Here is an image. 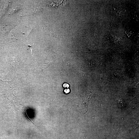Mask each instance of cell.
Returning <instances> with one entry per match:
<instances>
[{
	"instance_id": "obj_1",
	"label": "cell",
	"mask_w": 139,
	"mask_h": 139,
	"mask_svg": "<svg viewBox=\"0 0 139 139\" xmlns=\"http://www.w3.org/2000/svg\"><path fill=\"white\" fill-rule=\"evenodd\" d=\"M91 94L88 95L84 100L81 102H79L78 105L80 110L84 114L86 113L88 111V106L89 102L90 101Z\"/></svg>"
},
{
	"instance_id": "obj_2",
	"label": "cell",
	"mask_w": 139,
	"mask_h": 139,
	"mask_svg": "<svg viewBox=\"0 0 139 139\" xmlns=\"http://www.w3.org/2000/svg\"><path fill=\"white\" fill-rule=\"evenodd\" d=\"M42 11L43 8L41 7L32 8L30 11L29 14H38L42 12Z\"/></svg>"
},
{
	"instance_id": "obj_3",
	"label": "cell",
	"mask_w": 139,
	"mask_h": 139,
	"mask_svg": "<svg viewBox=\"0 0 139 139\" xmlns=\"http://www.w3.org/2000/svg\"><path fill=\"white\" fill-rule=\"evenodd\" d=\"M32 28L25 27L23 28V31L24 34L28 35L32 30Z\"/></svg>"
},
{
	"instance_id": "obj_4",
	"label": "cell",
	"mask_w": 139,
	"mask_h": 139,
	"mask_svg": "<svg viewBox=\"0 0 139 139\" xmlns=\"http://www.w3.org/2000/svg\"><path fill=\"white\" fill-rule=\"evenodd\" d=\"M20 9V7L18 6H16L15 7H13L11 9L10 13L11 14L15 13L17 11L19 10Z\"/></svg>"
},
{
	"instance_id": "obj_5",
	"label": "cell",
	"mask_w": 139,
	"mask_h": 139,
	"mask_svg": "<svg viewBox=\"0 0 139 139\" xmlns=\"http://www.w3.org/2000/svg\"><path fill=\"white\" fill-rule=\"evenodd\" d=\"M63 87L66 88H68L69 87V85L68 84L65 83L63 84Z\"/></svg>"
},
{
	"instance_id": "obj_6",
	"label": "cell",
	"mask_w": 139,
	"mask_h": 139,
	"mask_svg": "<svg viewBox=\"0 0 139 139\" xmlns=\"http://www.w3.org/2000/svg\"><path fill=\"white\" fill-rule=\"evenodd\" d=\"M70 91V89H65L64 90V92L66 93H68Z\"/></svg>"
}]
</instances>
